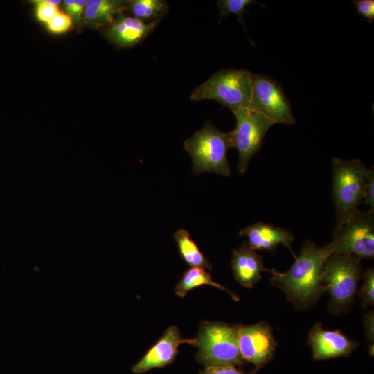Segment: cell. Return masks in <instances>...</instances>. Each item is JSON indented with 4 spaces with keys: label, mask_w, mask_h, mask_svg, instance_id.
<instances>
[{
    "label": "cell",
    "mask_w": 374,
    "mask_h": 374,
    "mask_svg": "<svg viewBox=\"0 0 374 374\" xmlns=\"http://www.w3.org/2000/svg\"><path fill=\"white\" fill-rule=\"evenodd\" d=\"M328 257L325 247L307 240L292 267L285 272L273 271L270 283L282 290L296 308H311L326 291L321 274Z\"/></svg>",
    "instance_id": "6da1fadb"
},
{
    "label": "cell",
    "mask_w": 374,
    "mask_h": 374,
    "mask_svg": "<svg viewBox=\"0 0 374 374\" xmlns=\"http://www.w3.org/2000/svg\"><path fill=\"white\" fill-rule=\"evenodd\" d=\"M184 147L190 155L195 175L213 172L230 176L227 151L233 148L231 132L220 131L208 121L184 141Z\"/></svg>",
    "instance_id": "7a4b0ae2"
},
{
    "label": "cell",
    "mask_w": 374,
    "mask_h": 374,
    "mask_svg": "<svg viewBox=\"0 0 374 374\" xmlns=\"http://www.w3.org/2000/svg\"><path fill=\"white\" fill-rule=\"evenodd\" d=\"M332 172L336 229L359 210L364 199L368 169L359 159L334 157Z\"/></svg>",
    "instance_id": "3957f363"
},
{
    "label": "cell",
    "mask_w": 374,
    "mask_h": 374,
    "mask_svg": "<svg viewBox=\"0 0 374 374\" xmlns=\"http://www.w3.org/2000/svg\"><path fill=\"white\" fill-rule=\"evenodd\" d=\"M252 75L253 73L244 69H220L196 87L190 95V99L194 101L215 100L233 112L248 108L251 95Z\"/></svg>",
    "instance_id": "277c9868"
},
{
    "label": "cell",
    "mask_w": 374,
    "mask_h": 374,
    "mask_svg": "<svg viewBox=\"0 0 374 374\" xmlns=\"http://www.w3.org/2000/svg\"><path fill=\"white\" fill-rule=\"evenodd\" d=\"M362 275L359 257L354 255L328 257L323 269L321 283L329 292L332 312L341 314L349 308Z\"/></svg>",
    "instance_id": "5b68a950"
},
{
    "label": "cell",
    "mask_w": 374,
    "mask_h": 374,
    "mask_svg": "<svg viewBox=\"0 0 374 374\" xmlns=\"http://www.w3.org/2000/svg\"><path fill=\"white\" fill-rule=\"evenodd\" d=\"M238 325L202 321L196 339L197 359L205 367L243 363L238 343Z\"/></svg>",
    "instance_id": "8992f818"
},
{
    "label": "cell",
    "mask_w": 374,
    "mask_h": 374,
    "mask_svg": "<svg viewBox=\"0 0 374 374\" xmlns=\"http://www.w3.org/2000/svg\"><path fill=\"white\" fill-rule=\"evenodd\" d=\"M330 256L354 255L359 258L374 256V211H357L335 229L332 241L324 246Z\"/></svg>",
    "instance_id": "52a82bcc"
},
{
    "label": "cell",
    "mask_w": 374,
    "mask_h": 374,
    "mask_svg": "<svg viewBox=\"0 0 374 374\" xmlns=\"http://www.w3.org/2000/svg\"><path fill=\"white\" fill-rule=\"evenodd\" d=\"M233 114L236 125L230 132L232 144L238 153V170L244 173L251 158L260 150L267 131L275 123L249 108H242Z\"/></svg>",
    "instance_id": "ba28073f"
},
{
    "label": "cell",
    "mask_w": 374,
    "mask_h": 374,
    "mask_svg": "<svg viewBox=\"0 0 374 374\" xmlns=\"http://www.w3.org/2000/svg\"><path fill=\"white\" fill-rule=\"evenodd\" d=\"M248 108L262 114L274 123L291 125L295 123L289 100L281 86L265 75L253 74Z\"/></svg>",
    "instance_id": "9c48e42d"
},
{
    "label": "cell",
    "mask_w": 374,
    "mask_h": 374,
    "mask_svg": "<svg viewBox=\"0 0 374 374\" xmlns=\"http://www.w3.org/2000/svg\"><path fill=\"white\" fill-rule=\"evenodd\" d=\"M238 343L242 359L258 368L271 359L278 344L270 325L265 321L238 325Z\"/></svg>",
    "instance_id": "30bf717a"
},
{
    "label": "cell",
    "mask_w": 374,
    "mask_h": 374,
    "mask_svg": "<svg viewBox=\"0 0 374 374\" xmlns=\"http://www.w3.org/2000/svg\"><path fill=\"white\" fill-rule=\"evenodd\" d=\"M196 346V339L182 338L178 328L168 327L161 338L148 350L145 355L132 368L134 373H143L152 368H161L172 363L181 344Z\"/></svg>",
    "instance_id": "8fae6325"
},
{
    "label": "cell",
    "mask_w": 374,
    "mask_h": 374,
    "mask_svg": "<svg viewBox=\"0 0 374 374\" xmlns=\"http://www.w3.org/2000/svg\"><path fill=\"white\" fill-rule=\"evenodd\" d=\"M308 344L316 360L347 356L358 346L339 330H325L317 323L310 330Z\"/></svg>",
    "instance_id": "7c38bea8"
},
{
    "label": "cell",
    "mask_w": 374,
    "mask_h": 374,
    "mask_svg": "<svg viewBox=\"0 0 374 374\" xmlns=\"http://www.w3.org/2000/svg\"><path fill=\"white\" fill-rule=\"evenodd\" d=\"M239 235L247 238L248 246L255 251H271L279 245H283L296 257L291 247L294 236L286 229L267 223L257 222L241 229Z\"/></svg>",
    "instance_id": "4fadbf2b"
},
{
    "label": "cell",
    "mask_w": 374,
    "mask_h": 374,
    "mask_svg": "<svg viewBox=\"0 0 374 374\" xmlns=\"http://www.w3.org/2000/svg\"><path fill=\"white\" fill-rule=\"evenodd\" d=\"M159 21L147 24L132 16L120 15L106 30V36L115 45L128 48L141 43Z\"/></svg>",
    "instance_id": "5bb4252c"
},
{
    "label": "cell",
    "mask_w": 374,
    "mask_h": 374,
    "mask_svg": "<svg viewBox=\"0 0 374 374\" xmlns=\"http://www.w3.org/2000/svg\"><path fill=\"white\" fill-rule=\"evenodd\" d=\"M231 268L236 280L247 288L261 279L262 271H273L265 267L262 256L246 243L233 251Z\"/></svg>",
    "instance_id": "9a60e30c"
},
{
    "label": "cell",
    "mask_w": 374,
    "mask_h": 374,
    "mask_svg": "<svg viewBox=\"0 0 374 374\" xmlns=\"http://www.w3.org/2000/svg\"><path fill=\"white\" fill-rule=\"evenodd\" d=\"M127 5V1H124L89 0L86 1L85 17L89 24L96 27L110 25Z\"/></svg>",
    "instance_id": "2e32d148"
},
{
    "label": "cell",
    "mask_w": 374,
    "mask_h": 374,
    "mask_svg": "<svg viewBox=\"0 0 374 374\" xmlns=\"http://www.w3.org/2000/svg\"><path fill=\"white\" fill-rule=\"evenodd\" d=\"M179 252L184 261L192 267L212 269V265L191 238L189 232L184 229L174 233Z\"/></svg>",
    "instance_id": "e0dca14e"
},
{
    "label": "cell",
    "mask_w": 374,
    "mask_h": 374,
    "mask_svg": "<svg viewBox=\"0 0 374 374\" xmlns=\"http://www.w3.org/2000/svg\"><path fill=\"white\" fill-rule=\"evenodd\" d=\"M204 285H209L224 290L231 295L233 300H239V298L234 293L213 281L211 274L204 269L199 267H191L184 273L181 279L175 287V294L179 297L184 298L190 290Z\"/></svg>",
    "instance_id": "ac0fdd59"
},
{
    "label": "cell",
    "mask_w": 374,
    "mask_h": 374,
    "mask_svg": "<svg viewBox=\"0 0 374 374\" xmlns=\"http://www.w3.org/2000/svg\"><path fill=\"white\" fill-rule=\"evenodd\" d=\"M132 17L150 24L160 20L169 12L168 3L162 0H134L127 1V7Z\"/></svg>",
    "instance_id": "d6986e66"
},
{
    "label": "cell",
    "mask_w": 374,
    "mask_h": 374,
    "mask_svg": "<svg viewBox=\"0 0 374 374\" xmlns=\"http://www.w3.org/2000/svg\"><path fill=\"white\" fill-rule=\"evenodd\" d=\"M256 3L252 0H220L217 1L221 19L229 14L235 15L243 24L242 15L247 12V6Z\"/></svg>",
    "instance_id": "ffe728a7"
},
{
    "label": "cell",
    "mask_w": 374,
    "mask_h": 374,
    "mask_svg": "<svg viewBox=\"0 0 374 374\" xmlns=\"http://www.w3.org/2000/svg\"><path fill=\"white\" fill-rule=\"evenodd\" d=\"M364 283L361 287L359 296L364 308L373 305L374 303V270L368 269L362 275Z\"/></svg>",
    "instance_id": "44dd1931"
},
{
    "label": "cell",
    "mask_w": 374,
    "mask_h": 374,
    "mask_svg": "<svg viewBox=\"0 0 374 374\" xmlns=\"http://www.w3.org/2000/svg\"><path fill=\"white\" fill-rule=\"evenodd\" d=\"M73 24L72 17L67 13L59 12L46 24L49 31L60 34L68 31Z\"/></svg>",
    "instance_id": "7402d4cb"
},
{
    "label": "cell",
    "mask_w": 374,
    "mask_h": 374,
    "mask_svg": "<svg viewBox=\"0 0 374 374\" xmlns=\"http://www.w3.org/2000/svg\"><path fill=\"white\" fill-rule=\"evenodd\" d=\"M35 13L39 21L47 24L60 11L57 6H52L46 0L36 1Z\"/></svg>",
    "instance_id": "603a6c76"
},
{
    "label": "cell",
    "mask_w": 374,
    "mask_h": 374,
    "mask_svg": "<svg viewBox=\"0 0 374 374\" xmlns=\"http://www.w3.org/2000/svg\"><path fill=\"white\" fill-rule=\"evenodd\" d=\"M362 203L368 206L370 211H374V169L373 166L368 170L366 181L364 186Z\"/></svg>",
    "instance_id": "cb8c5ba5"
},
{
    "label": "cell",
    "mask_w": 374,
    "mask_h": 374,
    "mask_svg": "<svg viewBox=\"0 0 374 374\" xmlns=\"http://www.w3.org/2000/svg\"><path fill=\"white\" fill-rule=\"evenodd\" d=\"M357 12L366 18L370 23L374 19V1L355 0L353 1Z\"/></svg>",
    "instance_id": "d4e9b609"
},
{
    "label": "cell",
    "mask_w": 374,
    "mask_h": 374,
    "mask_svg": "<svg viewBox=\"0 0 374 374\" xmlns=\"http://www.w3.org/2000/svg\"><path fill=\"white\" fill-rule=\"evenodd\" d=\"M86 1L84 0H65L64 1V7L69 15L72 19L73 17L79 19L83 11L84 6H86Z\"/></svg>",
    "instance_id": "484cf974"
},
{
    "label": "cell",
    "mask_w": 374,
    "mask_h": 374,
    "mask_svg": "<svg viewBox=\"0 0 374 374\" xmlns=\"http://www.w3.org/2000/svg\"><path fill=\"white\" fill-rule=\"evenodd\" d=\"M201 374H253L244 373L234 366H208L202 371Z\"/></svg>",
    "instance_id": "4316f807"
},
{
    "label": "cell",
    "mask_w": 374,
    "mask_h": 374,
    "mask_svg": "<svg viewBox=\"0 0 374 374\" xmlns=\"http://www.w3.org/2000/svg\"><path fill=\"white\" fill-rule=\"evenodd\" d=\"M365 333L368 341H373V312H370L364 318Z\"/></svg>",
    "instance_id": "83f0119b"
}]
</instances>
